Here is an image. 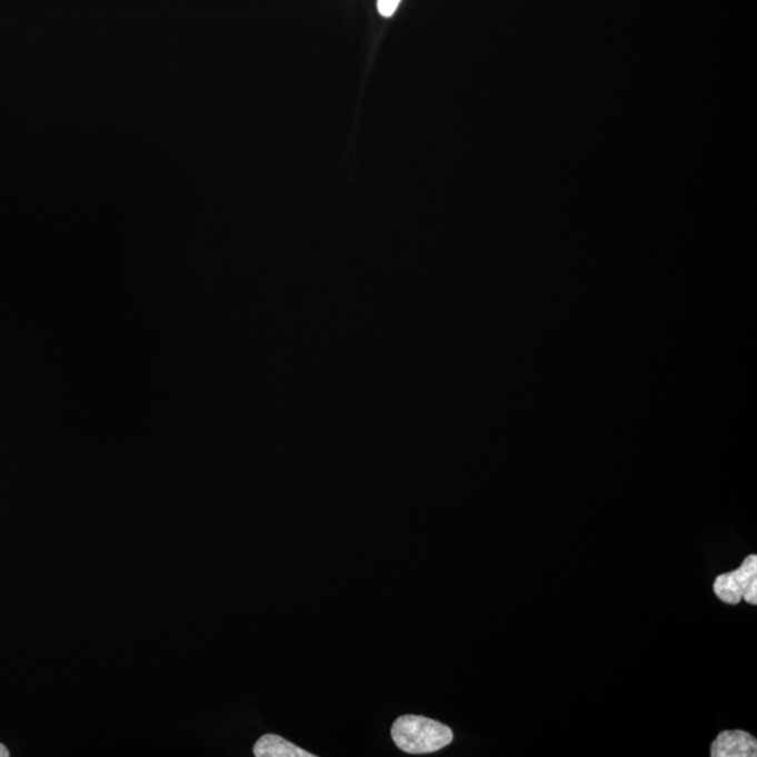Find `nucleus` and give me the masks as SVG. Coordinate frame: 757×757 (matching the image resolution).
Here are the masks:
<instances>
[{"instance_id":"5","label":"nucleus","mask_w":757,"mask_h":757,"mask_svg":"<svg viewBox=\"0 0 757 757\" xmlns=\"http://www.w3.org/2000/svg\"><path fill=\"white\" fill-rule=\"evenodd\" d=\"M400 3L401 0H378V12L382 14L384 18H391Z\"/></svg>"},{"instance_id":"4","label":"nucleus","mask_w":757,"mask_h":757,"mask_svg":"<svg viewBox=\"0 0 757 757\" xmlns=\"http://www.w3.org/2000/svg\"><path fill=\"white\" fill-rule=\"evenodd\" d=\"M255 756L257 757H315L310 751L298 748L297 745L279 737V735L268 734L257 740L255 745Z\"/></svg>"},{"instance_id":"6","label":"nucleus","mask_w":757,"mask_h":757,"mask_svg":"<svg viewBox=\"0 0 757 757\" xmlns=\"http://www.w3.org/2000/svg\"><path fill=\"white\" fill-rule=\"evenodd\" d=\"M8 756H9L8 749L4 748V746L2 744H0V757H8Z\"/></svg>"},{"instance_id":"3","label":"nucleus","mask_w":757,"mask_h":757,"mask_svg":"<svg viewBox=\"0 0 757 757\" xmlns=\"http://www.w3.org/2000/svg\"><path fill=\"white\" fill-rule=\"evenodd\" d=\"M713 757H756L757 740L749 733L724 731L711 745Z\"/></svg>"},{"instance_id":"1","label":"nucleus","mask_w":757,"mask_h":757,"mask_svg":"<svg viewBox=\"0 0 757 757\" xmlns=\"http://www.w3.org/2000/svg\"><path fill=\"white\" fill-rule=\"evenodd\" d=\"M391 738L406 754H432L452 744L454 733L447 725L421 716H402L391 727Z\"/></svg>"},{"instance_id":"2","label":"nucleus","mask_w":757,"mask_h":757,"mask_svg":"<svg viewBox=\"0 0 757 757\" xmlns=\"http://www.w3.org/2000/svg\"><path fill=\"white\" fill-rule=\"evenodd\" d=\"M714 594L721 602L739 605L745 600L749 605H757V556L745 558L738 570L723 574L714 581Z\"/></svg>"}]
</instances>
